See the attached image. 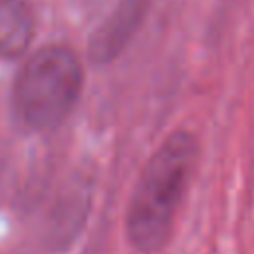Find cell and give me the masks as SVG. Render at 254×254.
I'll use <instances>...</instances> for the list:
<instances>
[{
    "mask_svg": "<svg viewBox=\"0 0 254 254\" xmlns=\"http://www.w3.org/2000/svg\"><path fill=\"white\" fill-rule=\"evenodd\" d=\"M149 0H121L105 22L95 30L89 42V58L95 64L115 60L139 30Z\"/></svg>",
    "mask_w": 254,
    "mask_h": 254,
    "instance_id": "3",
    "label": "cell"
},
{
    "mask_svg": "<svg viewBox=\"0 0 254 254\" xmlns=\"http://www.w3.org/2000/svg\"><path fill=\"white\" fill-rule=\"evenodd\" d=\"M36 22L26 0H0V58L14 60L22 56L32 38Z\"/></svg>",
    "mask_w": 254,
    "mask_h": 254,
    "instance_id": "4",
    "label": "cell"
},
{
    "mask_svg": "<svg viewBox=\"0 0 254 254\" xmlns=\"http://www.w3.org/2000/svg\"><path fill=\"white\" fill-rule=\"evenodd\" d=\"M198 147L190 133L177 131L147 161L127 210V238L139 252L161 250L196 167Z\"/></svg>",
    "mask_w": 254,
    "mask_h": 254,
    "instance_id": "1",
    "label": "cell"
},
{
    "mask_svg": "<svg viewBox=\"0 0 254 254\" xmlns=\"http://www.w3.org/2000/svg\"><path fill=\"white\" fill-rule=\"evenodd\" d=\"M83 85V67L65 46L32 54L16 75L12 99L20 119L40 131L54 129L71 113Z\"/></svg>",
    "mask_w": 254,
    "mask_h": 254,
    "instance_id": "2",
    "label": "cell"
}]
</instances>
